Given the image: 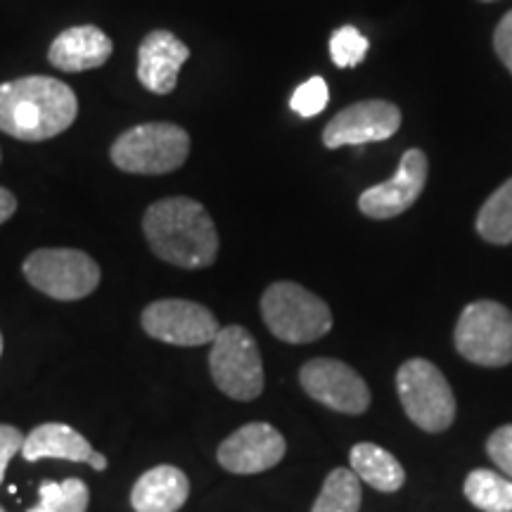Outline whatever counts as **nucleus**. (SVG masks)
I'll use <instances>...</instances> for the list:
<instances>
[{"label": "nucleus", "instance_id": "1", "mask_svg": "<svg viewBox=\"0 0 512 512\" xmlns=\"http://www.w3.org/2000/svg\"><path fill=\"white\" fill-rule=\"evenodd\" d=\"M147 245L166 264L200 271L219 256V233L209 211L190 197H166L143 216Z\"/></svg>", "mask_w": 512, "mask_h": 512}, {"label": "nucleus", "instance_id": "2", "mask_svg": "<svg viewBox=\"0 0 512 512\" xmlns=\"http://www.w3.org/2000/svg\"><path fill=\"white\" fill-rule=\"evenodd\" d=\"M76 114V93L53 76H22L0 83V131L24 143L60 136L74 124Z\"/></svg>", "mask_w": 512, "mask_h": 512}, {"label": "nucleus", "instance_id": "3", "mask_svg": "<svg viewBox=\"0 0 512 512\" xmlns=\"http://www.w3.org/2000/svg\"><path fill=\"white\" fill-rule=\"evenodd\" d=\"M190 155V136L169 121H150L128 128L114 140L110 159L124 174L164 176L181 169Z\"/></svg>", "mask_w": 512, "mask_h": 512}, {"label": "nucleus", "instance_id": "4", "mask_svg": "<svg viewBox=\"0 0 512 512\" xmlns=\"http://www.w3.org/2000/svg\"><path fill=\"white\" fill-rule=\"evenodd\" d=\"M266 328L287 344H309L332 330V311L306 287L280 280L261 297Z\"/></svg>", "mask_w": 512, "mask_h": 512}, {"label": "nucleus", "instance_id": "5", "mask_svg": "<svg viewBox=\"0 0 512 512\" xmlns=\"http://www.w3.org/2000/svg\"><path fill=\"white\" fill-rule=\"evenodd\" d=\"M401 406L420 430L444 432L456 420V396L444 373L427 358H411L396 373Z\"/></svg>", "mask_w": 512, "mask_h": 512}, {"label": "nucleus", "instance_id": "6", "mask_svg": "<svg viewBox=\"0 0 512 512\" xmlns=\"http://www.w3.org/2000/svg\"><path fill=\"white\" fill-rule=\"evenodd\" d=\"M458 354L484 368L512 363V311L491 299L467 304L453 332Z\"/></svg>", "mask_w": 512, "mask_h": 512}, {"label": "nucleus", "instance_id": "7", "mask_svg": "<svg viewBox=\"0 0 512 512\" xmlns=\"http://www.w3.org/2000/svg\"><path fill=\"white\" fill-rule=\"evenodd\" d=\"M209 370L228 399L254 401L264 392V361L252 332L226 325L211 342Z\"/></svg>", "mask_w": 512, "mask_h": 512}, {"label": "nucleus", "instance_id": "8", "mask_svg": "<svg viewBox=\"0 0 512 512\" xmlns=\"http://www.w3.org/2000/svg\"><path fill=\"white\" fill-rule=\"evenodd\" d=\"M22 271L31 287L57 302H79L100 285V266L81 249H36L24 259Z\"/></svg>", "mask_w": 512, "mask_h": 512}, {"label": "nucleus", "instance_id": "9", "mask_svg": "<svg viewBox=\"0 0 512 512\" xmlns=\"http://www.w3.org/2000/svg\"><path fill=\"white\" fill-rule=\"evenodd\" d=\"M140 325L152 339L174 347H202L214 342L221 330L214 313L190 299H157L147 304Z\"/></svg>", "mask_w": 512, "mask_h": 512}, {"label": "nucleus", "instance_id": "10", "mask_svg": "<svg viewBox=\"0 0 512 512\" xmlns=\"http://www.w3.org/2000/svg\"><path fill=\"white\" fill-rule=\"evenodd\" d=\"M299 382L313 401L330 411L361 415L370 408V389L366 380L337 358H313L299 370Z\"/></svg>", "mask_w": 512, "mask_h": 512}, {"label": "nucleus", "instance_id": "11", "mask_svg": "<svg viewBox=\"0 0 512 512\" xmlns=\"http://www.w3.org/2000/svg\"><path fill=\"white\" fill-rule=\"evenodd\" d=\"M427 176H430V159L418 147H411V150L403 152L399 169L387 183L373 185V188L361 192L358 209L363 216L375 221L401 216L403 211H408L420 200L427 185Z\"/></svg>", "mask_w": 512, "mask_h": 512}, {"label": "nucleus", "instance_id": "12", "mask_svg": "<svg viewBox=\"0 0 512 512\" xmlns=\"http://www.w3.org/2000/svg\"><path fill=\"white\" fill-rule=\"evenodd\" d=\"M401 128V110L389 100H361L344 107L323 128V145L339 150L347 145L382 143Z\"/></svg>", "mask_w": 512, "mask_h": 512}, {"label": "nucleus", "instance_id": "13", "mask_svg": "<svg viewBox=\"0 0 512 512\" xmlns=\"http://www.w3.org/2000/svg\"><path fill=\"white\" fill-rule=\"evenodd\" d=\"M287 441L268 422H249L221 441L219 465L233 475H259L285 458Z\"/></svg>", "mask_w": 512, "mask_h": 512}, {"label": "nucleus", "instance_id": "14", "mask_svg": "<svg viewBox=\"0 0 512 512\" xmlns=\"http://www.w3.org/2000/svg\"><path fill=\"white\" fill-rule=\"evenodd\" d=\"M190 48L166 29L150 31L138 48V81L155 95L176 91L178 74L188 62Z\"/></svg>", "mask_w": 512, "mask_h": 512}, {"label": "nucleus", "instance_id": "15", "mask_svg": "<svg viewBox=\"0 0 512 512\" xmlns=\"http://www.w3.org/2000/svg\"><path fill=\"white\" fill-rule=\"evenodd\" d=\"M114 53L112 38L93 24L64 29L55 41L50 43L48 60L60 72H88L98 69L110 60Z\"/></svg>", "mask_w": 512, "mask_h": 512}, {"label": "nucleus", "instance_id": "16", "mask_svg": "<svg viewBox=\"0 0 512 512\" xmlns=\"http://www.w3.org/2000/svg\"><path fill=\"white\" fill-rule=\"evenodd\" d=\"M190 479L174 465H157L138 477L131 489L136 512H178L188 503Z\"/></svg>", "mask_w": 512, "mask_h": 512}, {"label": "nucleus", "instance_id": "17", "mask_svg": "<svg viewBox=\"0 0 512 512\" xmlns=\"http://www.w3.org/2000/svg\"><path fill=\"white\" fill-rule=\"evenodd\" d=\"M22 458L29 463L43 458H57V460H72V463H86L93 465L95 451L88 444V439L74 427L62 425V422H43L31 430L29 437H24Z\"/></svg>", "mask_w": 512, "mask_h": 512}, {"label": "nucleus", "instance_id": "18", "mask_svg": "<svg viewBox=\"0 0 512 512\" xmlns=\"http://www.w3.org/2000/svg\"><path fill=\"white\" fill-rule=\"evenodd\" d=\"M349 460L356 477L373 486V489L382 491V494H394L406 482V472H403L399 460L389 451H384L382 446L370 444V441H361V444L351 448Z\"/></svg>", "mask_w": 512, "mask_h": 512}, {"label": "nucleus", "instance_id": "19", "mask_svg": "<svg viewBox=\"0 0 512 512\" xmlns=\"http://www.w3.org/2000/svg\"><path fill=\"white\" fill-rule=\"evenodd\" d=\"M475 226L491 245H512V178L491 192L479 209Z\"/></svg>", "mask_w": 512, "mask_h": 512}, {"label": "nucleus", "instance_id": "20", "mask_svg": "<svg viewBox=\"0 0 512 512\" xmlns=\"http://www.w3.org/2000/svg\"><path fill=\"white\" fill-rule=\"evenodd\" d=\"M463 489L467 501L482 512H512V479L494 470H472Z\"/></svg>", "mask_w": 512, "mask_h": 512}, {"label": "nucleus", "instance_id": "21", "mask_svg": "<svg viewBox=\"0 0 512 512\" xmlns=\"http://www.w3.org/2000/svg\"><path fill=\"white\" fill-rule=\"evenodd\" d=\"M361 479L354 470L337 467L325 479L311 512H358L361 510Z\"/></svg>", "mask_w": 512, "mask_h": 512}, {"label": "nucleus", "instance_id": "22", "mask_svg": "<svg viewBox=\"0 0 512 512\" xmlns=\"http://www.w3.org/2000/svg\"><path fill=\"white\" fill-rule=\"evenodd\" d=\"M91 491L79 477L64 482H43L38 489V505L29 512H88Z\"/></svg>", "mask_w": 512, "mask_h": 512}, {"label": "nucleus", "instance_id": "23", "mask_svg": "<svg viewBox=\"0 0 512 512\" xmlns=\"http://www.w3.org/2000/svg\"><path fill=\"white\" fill-rule=\"evenodd\" d=\"M370 41L356 27H339L330 36V57L339 69H354L366 60Z\"/></svg>", "mask_w": 512, "mask_h": 512}, {"label": "nucleus", "instance_id": "24", "mask_svg": "<svg viewBox=\"0 0 512 512\" xmlns=\"http://www.w3.org/2000/svg\"><path fill=\"white\" fill-rule=\"evenodd\" d=\"M328 100V83H325L323 76H313V79L302 83V86L292 93L290 107L299 114V117H316V114H320L328 107Z\"/></svg>", "mask_w": 512, "mask_h": 512}, {"label": "nucleus", "instance_id": "25", "mask_svg": "<svg viewBox=\"0 0 512 512\" xmlns=\"http://www.w3.org/2000/svg\"><path fill=\"white\" fill-rule=\"evenodd\" d=\"M486 453L503 475L512 479V425H503L486 441Z\"/></svg>", "mask_w": 512, "mask_h": 512}, {"label": "nucleus", "instance_id": "26", "mask_svg": "<svg viewBox=\"0 0 512 512\" xmlns=\"http://www.w3.org/2000/svg\"><path fill=\"white\" fill-rule=\"evenodd\" d=\"M24 446V434L12 425H0V484L5 479V470H8V463L17 453H22Z\"/></svg>", "mask_w": 512, "mask_h": 512}, {"label": "nucleus", "instance_id": "27", "mask_svg": "<svg viewBox=\"0 0 512 512\" xmlns=\"http://www.w3.org/2000/svg\"><path fill=\"white\" fill-rule=\"evenodd\" d=\"M494 50L503 67L512 74V10L505 15L494 31Z\"/></svg>", "mask_w": 512, "mask_h": 512}, {"label": "nucleus", "instance_id": "28", "mask_svg": "<svg viewBox=\"0 0 512 512\" xmlns=\"http://www.w3.org/2000/svg\"><path fill=\"white\" fill-rule=\"evenodd\" d=\"M15 211H17V197L12 195L8 188H0V226H3L8 219H12Z\"/></svg>", "mask_w": 512, "mask_h": 512}, {"label": "nucleus", "instance_id": "29", "mask_svg": "<svg viewBox=\"0 0 512 512\" xmlns=\"http://www.w3.org/2000/svg\"><path fill=\"white\" fill-rule=\"evenodd\" d=\"M93 470H98V472H105L107 470V456H102V453H98L95 451V458H93Z\"/></svg>", "mask_w": 512, "mask_h": 512}, {"label": "nucleus", "instance_id": "30", "mask_svg": "<svg viewBox=\"0 0 512 512\" xmlns=\"http://www.w3.org/2000/svg\"><path fill=\"white\" fill-rule=\"evenodd\" d=\"M0 354H3V335H0Z\"/></svg>", "mask_w": 512, "mask_h": 512}, {"label": "nucleus", "instance_id": "31", "mask_svg": "<svg viewBox=\"0 0 512 512\" xmlns=\"http://www.w3.org/2000/svg\"><path fill=\"white\" fill-rule=\"evenodd\" d=\"M484 3H494V0H484Z\"/></svg>", "mask_w": 512, "mask_h": 512}, {"label": "nucleus", "instance_id": "32", "mask_svg": "<svg viewBox=\"0 0 512 512\" xmlns=\"http://www.w3.org/2000/svg\"><path fill=\"white\" fill-rule=\"evenodd\" d=\"M0 512H5V510H3V505H0Z\"/></svg>", "mask_w": 512, "mask_h": 512}, {"label": "nucleus", "instance_id": "33", "mask_svg": "<svg viewBox=\"0 0 512 512\" xmlns=\"http://www.w3.org/2000/svg\"><path fill=\"white\" fill-rule=\"evenodd\" d=\"M0 159H3V152H0Z\"/></svg>", "mask_w": 512, "mask_h": 512}]
</instances>
